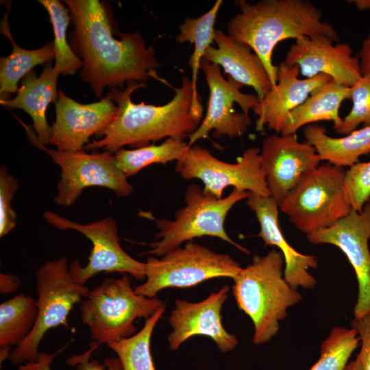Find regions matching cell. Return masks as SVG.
<instances>
[{
  "label": "cell",
  "mask_w": 370,
  "mask_h": 370,
  "mask_svg": "<svg viewBox=\"0 0 370 370\" xmlns=\"http://www.w3.org/2000/svg\"><path fill=\"white\" fill-rule=\"evenodd\" d=\"M74 25L71 43L82 58L79 73L97 98L104 88H123L130 81L149 78L168 83L158 75L160 66L153 47H147L138 33L114 35L113 24L105 3L99 0H64Z\"/></svg>",
  "instance_id": "obj_1"
},
{
  "label": "cell",
  "mask_w": 370,
  "mask_h": 370,
  "mask_svg": "<svg viewBox=\"0 0 370 370\" xmlns=\"http://www.w3.org/2000/svg\"><path fill=\"white\" fill-rule=\"evenodd\" d=\"M145 86L144 82L130 81L123 90L115 88L108 93L117 103L116 115L96 135L99 140L84 146L85 151L114 153L126 145L139 148L163 138L184 140L197 130L204 109L191 79L183 76L181 86L173 88L172 99L162 106L132 102V92Z\"/></svg>",
  "instance_id": "obj_2"
},
{
  "label": "cell",
  "mask_w": 370,
  "mask_h": 370,
  "mask_svg": "<svg viewBox=\"0 0 370 370\" xmlns=\"http://www.w3.org/2000/svg\"><path fill=\"white\" fill-rule=\"evenodd\" d=\"M240 12L227 23V35L248 45L262 62L272 87L278 81V66L272 62L276 45L287 38L325 36L339 38L334 27L322 21V13L308 0L236 1Z\"/></svg>",
  "instance_id": "obj_3"
},
{
  "label": "cell",
  "mask_w": 370,
  "mask_h": 370,
  "mask_svg": "<svg viewBox=\"0 0 370 370\" xmlns=\"http://www.w3.org/2000/svg\"><path fill=\"white\" fill-rule=\"evenodd\" d=\"M284 259L277 249L264 256L255 255L233 279L232 293L238 308L251 320L253 343L269 341L280 330V321L289 308L302 300L301 295L283 277Z\"/></svg>",
  "instance_id": "obj_4"
},
{
  "label": "cell",
  "mask_w": 370,
  "mask_h": 370,
  "mask_svg": "<svg viewBox=\"0 0 370 370\" xmlns=\"http://www.w3.org/2000/svg\"><path fill=\"white\" fill-rule=\"evenodd\" d=\"M164 304L157 297L138 295L127 274L105 278L81 302V317L98 344L120 341L136 334L134 321L147 319Z\"/></svg>",
  "instance_id": "obj_5"
},
{
  "label": "cell",
  "mask_w": 370,
  "mask_h": 370,
  "mask_svg": "<svg viewBox=\"0 0 370 370\" xmlns=\"http://www.w3.org/2000/svg\"><path fill=\"white\" fill-rule=\"evenodd\" d=\"M249 195V192L234 188L227 196L219 199L204 193L198 185L188 186L184 193L186 206L176 211L174 220L156 221L159 232L156 236L157 241L150 244L151 249L149 253L162 257L184 242L209 236L219 238L249 254V250L228 236L224 223L232 208L247 199Z\"/></svg>",
  "instance_id": "obj_6"
},
{
  "label": "cell",
  "mask_w": 370,
  "mask_h": 370,
  "mask_svg": "<svg viewBox=\"0 0 370 370\" xmlns=\"http://www.w3.org/2000/svg\"><path fill=\"white\" fill-rule=\"evenodd\" d=\"M343 167L325 163L306 173L279 205L291 223L306 235L329 227L352 208L345 193Z\"/></svg>",
  "instance_id": "obj_7"
},
{
  "label": "cell",
  "mask_w": 370,
  "mask_h": 370,
  "mask_svg": "<svg viewBox=\"0 0 370 370\" xmlns=\"http://www.w3.org/2000/svg\"><path fill=\"white\" fill-rule=\"evenodd\" d=\"M38 317L29 336L10 353L14 365L38 362V347L51 329L67 324L72 308L87 297L90 290L73 280L66 257L47 261L35 271Z\"/></svg>",
  "instance_id": "obj_8"
},
{
  "label": "cell",
  "mask_w": 370,
  "mask_h": 370,
  "mask_svg": "<svg viewBox=\"0 0 370 370\" xmlns=\"http://www.w3.org/2000/svg\"><path fill=\"white\" fill-rule=\"evenodd\" d=\"M145 264L146 280L134 291L149 298L156 297L166 288L191 287L216 278L233 280L242 269L230 255L217 253L192 241L161 258L149 256Z\"/></svg>",
  "instance_id": "obj_9"
},
{
  "label": "cell",
  "mask_w": 370,
  "mask_h": 370,
  "mask_svg": "<svg viewBox=\"0 0 370 370\" xmlns=\"http://www.w3.org/2000/svg\"><path fill=\"white\" fill-rule=\"evenodd\" d=\"M29 140L37 148L45 151L61 169L54 202L62 206H71L83 190L90 186L108 188L118 197L131 195L132 186L118 168L114 153L104 151L88 153L84 149L75 151L47 148L39 143L36 135L25 125Z\"/></svg>",
  "instance_id": "obj_10"
},
{
  "label": "cell",
  "mask_w": 370,
  "mask_h": 370,
  "mask_svg": "<svg viewBox=\"0 0 370 370\" xmlns=\"http://www.w3.org/2000/svg\"><path fill=\"white\" fill-rule=\"evenodd\" d=\"M260 149L249 147L229 163L215 158L200 145L189 147L175 165V171L185 180L198 179L204 184V193L222 198L227 186L261 196H271L265 175L260 165Z\"/></svg>",
  "instance_id": "obj_11"
},
{
  "label": "cell",
  "mask_w": 370,
  "mask_h": 370,
  "mask_svg": "<svg viewBox=\"0 0 370 370\" xmlns=\"http://www.w3.org/2000/svg\"><path fill=\"white\" fill-rule=\"evenodd\" d=\"M43 218L58 230H73L83 234L92 243L88 263L82 267L75 260L71 264L69 274L74 282L86 285L89 280L101 272L129 273L138 280L145 279V262L136 260L123 250L116 223L111 217L81 224L47 210L43 213Z\"/></svg>",
  "instance_id": "obj_12"
},
{
  "label": "cell",
  "mask_w": 370,
  "mask_h": 370,
  "mask_svg": "<svg viewBox=\"0 0 370 370\" xmlns=\"http://www.w3.org/2000/svg\"><path fill=\"white\" fill-rule=\"evenodd\" d=\"M200 69L205 75L210 97L205 118L197 130L188 136V146L207 138L212 130L215 138L241 136L251 124L248 113L259 103L258 97L242 92L243 85L231 77L227 76L225 79L219 65L202 58Z\"/></svg>",
  "instance_id": "obj_13"
},
{
  "label": "cell",
  "mask_w": 370,
  "mask_h": 370,
  "mask_svg": "<svg viewBox=\"0 0 370 370\" xmlns=\"http://www.w3.org/2000/svg\"><path fill=\"white\" fill-rule=\"evenodd\" d=\"M312 244L337 247L347 258L358 282L354 319L370 313V201L360 211L349 213L332 226L306 235Z\"/></svg>",
  "instance_id": "obj_14"
},
{
  "label": "cell",
  "mask_w": 370,
  "mask_h": 370,
  "mask_svg": "<svg viewBox=\"0 0 370 370\" xmlns=\"http://www.w3.org/2000/svg\"><path fill=\"white\" fill-rule=\"evenodd\" d=\"M260 155L267 188L278 205L321 161L315 148L300 143L296 134L267 136Z\"/></svg>",
  "instance_id": "obj_15"
},
{
  "label": "cell",
  "mask_w": 370,
  "mask_h": 370,
  "mask_svg": "<svg viewBox=\"0 0 370 370\" xmlns=\"http://www.w3.org/2000/svg\"><path fill=\"white\" fill-rule=\"evenodd\" d=\"M229 291V286L224 285L198 302L175 300L169 318L172 328L167 336L169 348L175 351L190 337L201 335L212 338L223 353L234 350L238 339L225 329L221 316Z\"/></svg>",
  "instance_id": "obj_16"
},
{
  "label": "cell",
  "mask_w": 370,
  "mask_h": 370,
  "mask_svg": "<svg viewBox=\"0 0 370 370\" xmlns=\"http://www.w3.org/2000/svg\"><path fill=\"white\" fill-rule=\"evenodd\" d=\"M117 110L108 94L99 101L82 104L60 90L50 144L62 151L82 150L92 135H97L113 121Z\"/></svg>",
  "instance_id": "obj_17"
},
{
  "label": "cell",
  "mask_w": 370,
  "mask_h": 370,
  "mask_svg": "<svg viewBox=\"0 0 370 370\" xmlns=\"http://www.w3.org/2000/svg\"><path fill=\"white\" fill-rule=\"evenodd\" d=\"M333 42L325 36L296 40L284 62L299 66L300 73L306 78L325 74L341 85L351 88L362 76L360 60L353 55L348 43Z\"/></svg>",
  "instance_id": "obj_18"
},
{
  "label": "cell",
  "mask_w": 370,
  "mask_h": 370,
  "mask_svg": "<svg viewBox=\"0 0 370 370\" xmlns=\"http://www.w3.org/2000/svg\"><path fill=\"white\" fill-rule=\"evenodd\" d=\"M299 66L282 62L278 66L275 86L252 110L258 116L256 130L262 132L267 126L281 134L288 114L332 78L325 74L299 79Z\"/></svg>",
  "instance_id": "obj_19"
},
{
  "label": "cell",
  "mask_w": 370,
  "mask_h": 370,
  "mask_svg": "<svg viewBox=\"0 0 370 370\" xmlns=\"http://www.w3.org/2000/svg\"><path fill=\"white\" fill-rule=\"evenodd\" d=\"M255 213L260 230L258 234L264 246H274L282 254L284 259V278L294 288L301 287L312 289L317 280L309 273L310 269L318 267V260L313 255L304 254L295 249L286 241L279 225V205L271 196L251 193L246 201Z\"/></svg>",
  "instance_id": "obj_20"
},
{
  "label": "cell",
  "mask_w": 370,
  "mask_h": 370,
  "mask_svg": "<svg viewBox=\"0 0 370 370\" xmlns=\"http://www.w3.org/2000/svg\"><path fill=\"white\" fill-rule=\"evenodd\" d=\"M214 41L217 47L210 46L203 58L222 67L234 81L252 87L262 100L272 84L259 58L248 45L235 41L219 29L214 30Z\"/></svg>",
  "instance_id": "obj_21"
},
{
  "label": "cell",
  "mask_w": 370,
  "mask_h": 370,
  "mask_svg": "<svg viewBox=\"0 0 370 370\" xmlns=\"http://www.w3.org/2000/svg\"><path fill=\"white\" fill-rule=\"evenodd\" d=\"M60 74L51 64L45 65L38 77L32 70L22 79L21 86L14 98L0 101L1 105L22 109L31 116L37 139L45 146L50 143L51 132L46 112L49 104L56 103L58 99L57 82Z\"/></svg>",
  "instance_id": "obj_22"
},
{
  "label": "cell",
  "mask_w": 370,
  "mask_h": 370,
  "mask_svg": "<svg viewBox=\"0 0 370 370\" xmlns=\"http://www.w3.org/2000/svg\"><path fill=\"white\" fill-rule=\"evenodd\" d=\"M351 88L331 79L288 114L280 134H296L300 127L321 121H333V128L336 127L343 119L341 105L351 99Z\"/></svg>",
  "instance_id": "obj_23"
},
{
  "label": "cell",
  "mask_w": 370,
  "mask_h": 370,
  "mask_svg": "<svg viewBox=\"0 0 370 370\" xmlns=\"http://www.w3.org/2000/svg\"><path fill=\"white\" fill-rule=\"evenodd\" d=\"M304 136L321 160L343 168L352 166L361 156L370 153V125L343 137L333 138L326 134L323 126L312 123L304 127Z\"/></svg>",
  "instance_id": "obj_24"
},
{
  "label": "cell",
  "mask_w": 370,
  "mask_h": 370,
  "mask_svg": "<svg viewBox=\"0 0 370 370\" xmlns=\"http://www.w3.org/2000/svg\"><path fill=\"white\" fill-rule=\"evenodd\" d=\"M8 14H5L1 22V32L12 44L11 53L0 58V101L9 97L18 91V83L37 65L49 63L55 59L53 42L42 47L27 50L19 47L14 40L8 25Z\"/></svg>",
  "instance_id": "obj_25"
},
{
  "label": "cell",
  "mask_w": 370,
  "mask_h": 370,
  "mask_svg": "<svg viewBox=\"0 0 370 370\" xmlns=\"http://www.w3.org/2000/svg\"><path fill=\"white\" fill-rule=\"evenodd\" d=\"M38 317L37 300L20 293L0 305V364L11 349L21 344L32 331Z\"/></svg>",
  "instance_id": "obj_26"
},
{
  "label": "cell",
  "mask_w": 370,
  "mask_h": 370,
  "mask_svg": "<svg viewBox=\"0 0 370 370\" xmlns=\"http://www.w3.org/2000/svg\"><path fill=\"white\" fill-rule=\"evenodd\" d=\"M188 148V143L184 140L169 138L160 145L151 144L134 149L122 148L113 153L118 168L127 177L150 164L178 161Z\"/></svg>",
  "instance_id": "obj_27"
},
{
  "label": "cell",
  "mask_w": 370,
  "mask_h": 370,
  "mask_svg": "<svg viewBox=\"0 0 370 370\" xmlns=\"http://www.w3.org/2000/svg\"><path fill=\"white\" fill-rule=\"evenodd\" d=\"M164 311L165 306L163 305L146 319L144 326L138 332L108 345L117 355L123 370H156L151 353V338L154 328Z\"/></svg>",
  "instance_id": "obj_28"
},
{
  "label": "cell",
  "mask_w": 370,
  "mask_h": 370,
  "mask_svg": "<svg viewBox=\"0 0 370 370\" xmlns=\"http://www.w3.org/2000/svg\"><path fill=\"white\" fill-rule=\"evenodd\" d=\"M223 1L217 0L212 8L197 18H186L179 27L180 34L176 36L178 43L189 42L194 44V51L188 64L192 69V83L194 92L199 95L197 88L198 71L201 60L206 49L214 41V23Z\"/></svg>",
  "instance_id": "obj_29"
},
{
  "label": "cell",
  "mask_w": 370,
  "mask_h": 370,
  "mask_svg": "<svg viewBox=\"0 0 370 370\" xmlns=\"http://www.w3.org/2000/svg\"><path fill=\"white\" fill-rule=\"evenodd\" d=\"M38 2L48 12L53 29L56 60L53 67L62 75H75L84 64L67 42L66 29L71 19L69 9L58 0H39Z\"/></svg>",
  "instance_id": "obj_30"
},
{
  "label": "cell",
  "mask_w": 370,
  "mask_h": 370,
  "mask_svg": "<svg viewBox=\"0 0 370 370\" xmlns=\"http://www.w3.org/2000/svg\"><path fill=\"white\" fill-rule=\"evenodd\" d=\"M359 342L354 328L334 327L321 343L319 360L309 370H345Z\"/></svg>",
  "instance_id": "obj_31"
},
{
  "label": "cell",
  "mask_w": 370,
  "mask_h": 370,
  "mask_svg": "<svg viewBox=\"0 0 370 370\" xmlns=\"http://www.w3.org/2000/svg\"><path fill=\"white\" fill-rule=\"evenodd\" d=\"M353 106L349 113L342 119L335 131L347 135L361 123L370 125V72L362 76L351 87Z\"/></svg>",
  "instance_id": "obj_32"
},
{
  "label": "cell",
  "mask_w": 370,
  "mask_h": 370,
  "mask_svg": "<svg viewBox=\"0 0 370 370\" xmlns=\"http://www.w3.org/2000/svg\"><path fill=\"white\" fill-rule=\"evenodd\" d=\"M99 345L93 341L88 349L81 354L71 356L66 360V364L70 367H75L76 370H123L122 365L118 358L106 359L103 364H100L96 360H90L92 352L98 348ZM54 357L55 354H41L38 362L21 365L18 369L53 370L51 368V365Z\"/></svg>",
  "instance_id": "obj_33"
},
{
  "label": "cell",
  "mask_w": 370,
  "mask_h": 370,
  "mask_svg": "<svg viewBox=\"0 0 370 370\" xmlns=\"http://www.w3.org/2000/svg\"><path fill=\"white\" fill-rule=\"evenodd\" d=\"M345 193L352 208L362 210L370 197V161L358 162L345 171Z\"/></svg>",
  "instance_id": "obj_34"
},
{
  "label": "cell",
  "mask_w": 370,
  "mask_h": 370,
  "mask_svg": "<svg viewBox=\"0 0 370 370\" xmlns=\"http://www.w3.org/2000/svg\"><path fill=\"white\" fill-rule=\"evenodd\" d=\"M19 184L16 178L9 173L5 166L0 167V237L10 233L16 226V213L12 207V200Z\"/></svg>",
  "instance_id": "obj_35"
},
{
  "label": "cell",
  "mask_w": 370,
  "mask_h": 370,
  "mask_svg": "<svg viewBox=\"0 0 370 370\" xmlns=\"http://www.w3.org/2000/svg\"><path fill=\"white\" fill-rule=\"evenodd\" d=\"M360 341V349L356 358L348 362L345 370H370V313L352 321Z\"/></svg>",
  "instance_id": "obj_36"
},
{
  "label": "cell",
  "mask_w": 370,
  "mask_h": 370,
  "mask_svg": "<svg viewBox=\"0 0 370 370\" xmlns=\"http://www.w3.org/2000/svg\"><path fill=\"white\" fill-rule=\"evenodd\" d=\"M21 286L19 278L14 273L0 274V293L10 294L16 291Z\"/></svg>",
  "instance_id": "obj_37"
},
{
  "label": "cell",
  "mask_w": 370,
  "mask_h": 370,
  "mask_svg": "<svg viewBox=\"0 0 370 370\" xmlns=\"http://www.w3.org/2000/svg\"><path fill=\"white\" fill-rule=\"evenodd\" d=\"M358 58L362 75L370 72V36L363 40Z\"/></svg>",
  "instance_id": "obj_38"
},
{
  "label": "cell",
  "mask_w": 370,
  "mask_h": 370,
  "mask_svg": "<svg viewBox=\"0 0 370 370\" xmlns=\"http://www.w3.org/2000/svg\"><path fill=\"white\" fill-rule=\"evenodd\" d=\"M353 2L359 10H370V0H354Z\"/></svg>",
  "instance_id": "obj_39"
},
{
  "label": "cell",
  "mask_w": 370,
  "mask_h": 370,
  "mask_svg": "<svg viewBox=\"0 0 370 370\" xmlns=\"http://www.w3.org/2000/svg\"><path fill=\"white\" fill-rule=\"evenodd\" d=\"M29 370H40V369H29Z\"/></svg>",
  "instance_id": "obj_40"
}]
</instances>
